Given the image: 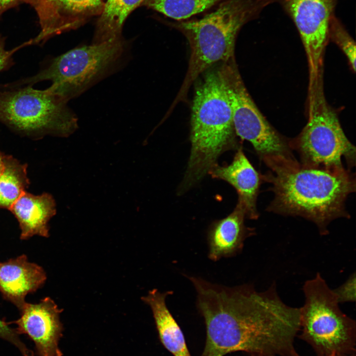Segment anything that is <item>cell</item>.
Masks as SVG:
<instances>
[{"label":"cell","instance_id":"cell-1","mask_svg":"<svg viewBox=\"0 0 356 356\" xmlns=\"http://www.w3.org/2000/svg\"><path fill=\"white\" fill-rule=\"evenodd\" d=\"M206 325L200 356L236 352L251 356H299L294 341L300 331V309L285 304L276 285L256 291L252 286L227 287L190 277Z\"/></svg>","mask_w":356,"mask_h":356},{"label":"cell","instance_id":"cell-2","mask_svg":"<svg viewBox=\"0 0 356 356\" xmlns=\"http://www.w3.org/2000/svg\"><path fill=\"white\" fill-rule=\"evenodd\" d=\"M269 168L261 175L272 184L274 199L267 210L284 216H300L315 224L322 235L334 220L350 216L348 196L356 191L355 175L350 170L330 172L305 167L296 160L264 162Z\"/></svg>","mask_w":356,"mask_h":356},{"label":"cell","instance_id":"cell-3","mask_svg":"<svg viewBox=\"0 0 356 356\" xmlns=\"http://www.w3.org/2000/svg\"><path fill=\"white\" fill-rule=\"evenodd\" d=\"M223 65L208 71L197 86L192 106L191 148L181 192L200 181L227 150L238 149Z\"/></svg>","mask_w":356,"mask_h":356},{"label":"cell","instance_id":"cell-4","mask_svg":"<svg viewBox=\"0 0 356 356\" xmlns=\"http://www.w3.org/2000/svg\"><path fill=\"white\" fill-rule=\"evenodd\" d=\"M270 4L271 0H225L200 19L170 22L186 37L191 50L185 77L171 108L185 99L189 88L201 73L217 62L234 59L239 31Z\"/></svg>","mask_w":356,"mask_h":356},{"label":"cell","instance_id":"cell-5","mask_svg":"<svg viewBox=\"0 0 356 356\" xmlns=\"http://www.w3.org/2000/svg\"><path fill=\"white\" fill-rule=\"evenodd\" d=\"M128 47L122 37L76 47L45 60L36 75L7 85L32 86L50 81V87L69 101L121 69L130 57Z\"/></svg>","mask_w":356,"mask_h":356},{"label":"cell","instance_id":"cell-6","mask_svg":"<svg viewBox=\"0 0 356 356\" xmlns=\"http://www.w3.org/2000/svg\"><path fill=\"white\" fill-rule=\"evenodd\" d=\"M68 101L50 87L40 90L0 85V122L35 140L48 135L67 137L78 128V118Z\"/></svg>","mask_w":356,"mask_h":356},{"label":"cell","instance_id":"cell-7","mask_svg":"<svg viewBox=\"0 0 356 356\" xmlns=\"http://www.w3.org/2000/svg\"><path fill=\"white\" fill-rule=\"evenodd\" d=\"M323 87L322 72L309 83L308 121L297 138L290 141V145L299 154L303 166L341 172L346 170L342 163L344 158L350 168L355 166L356 147L326 101Z\"/></svg>","mask_w":356,"mask_h":356},{"label":"cell","instance_id":"cell-8","mask_svg":"<svg viewBox=\"0 0 356 356\" xmlns=\"http://www.w3.org/2000/svg\"><path fill=\"white\" fill-rule=\"evenodd\" d=\"M305 303L300 309V338L317 356L356 354V321L340 309L337 297L321 274L303 287Z\"/></svg>","mask_w":356,"mask_h":356},{"label":"cell","instance_id":"cell-9","mask_svg":"<svg viewBox=\"0 0 356 356\" xmlns=\"http://www.w3.org/2000/svg\"><path fill=\"white\" fill-rule=\"evenodd\" d=\"M223 66L235 134L250 142L260 159L296 160L287 140L270 124L257 107L243 82L234 59Z\"/></svg>","mask_w":356,"mask_h":356},{"label":"cell","instance_id":"cell-10","mask_svg":"<svg viewBox=\"0 0 356 356\" xmlns=\"http://www.w3.org/2000/svg\"><path fill=\"white\" fill-rule=\"evenodd\" d=\"M280 4L295 24L305 48L309 82L323 71V60L329 40V25L338 0H272Z\"/></svg>","mask_w":356,"mask_h":356},{"label":"cell","instance_id":"cell-11","mask_svg":"<svg viewBox=\"0 0 356 356\" xmlns=\"http://www.w3.org/2000/svg\"><path fill=\"white\" fill-rule=\"evenodd\" d=\"M21 316L14 321L17 333L25 334L34 342L38 356H62L58 347L62 336L63 325L60 320L62 309L58 308L49 297L37 304L25 302L19 309Z\"/></svg>","mask_w":356,"mask_h":356},{"label":"cell","instance_id":"cell-12","mask_svg":"<svg viewBox=\"0 0 356 356\" xmlns=\"http://www.w3.org/2000/svg\"><path fill=\"white\" fill-rule=\"evenodd\" d=\"M102 0H41L33 7L39 19V34L32 39L33 44L43 45L51 37L75 29L86 18L100 15Z\"/></svg>","mask_w":356,"mask_h":356},{"label":"cell","instance_id":"cell-13","mask_svg":"<svg viewBox=\"0 0 356 356\" xmlns=\"http://www.w3.org/2000/svg\"><path fill=\"white\" fill-rule=\"evenodd\" d=\"M208 174L213 178L227 182L235 189L238 197L237 203L243 208L246 218L252 220L259 218L257 200L263 180L261 175L251 164L241 147L237 149L230 164H216Z\"/></svg>","mask_w":356,"mask_h":356},{"label":"cell","instance_id":"cell-14","mask_svg":"<svg viewBox=\"0 0 356 356\" xmlns=\"http://www.w3.org/2000/svg\"><path fill=\"white\" fill-rule=\"evenodd\" d=\"M46 279L44 269L29 262L25 255L0 263V292L19 309L26 295L41 287Z\"/></svg>","mask_w":356,"mask_h":356},{"label":"cell","instance_id":"cell-15","mask_svg":"<svg viewBox=\"0 0 356 356\" xmlns=\"http://www.w3.org/2000/svg\"><path fill=\"white\" fill-rule=\"evenodd\" d=\"M245 211L237 204L225 218L213 223L208 232L209 257L216 261L233 256L241 251L245 239L255 233V229L245 226Z\"/></svg>","mask_w":356,"mask_h":356},{"label":"cell","instance_id":"cell-16","mask_svg":"<svg viewBox=\"0 0 356 356\" xmlns=\"http://www.w3.org/2000/svg\"><path fill=\"white\" fill-rule=\"evenodd\" d=\"M9 210L19 222L20 239H28L35 235L49 236L48 223L56 213V203L50 194L34 195L25 191Z\"/></svg>","mask_w":356,"mask_h":356},{"label":"cell","instance_id":"cell-17","mask_svg":"<svg viewBox=\"0 0 356 356\" xmlns=\"http://www.w3.org/2000/svg\"><path fill=\"white\" fill-rule=\"evenodd\" d=\"M171 291L161 293L154 289L141 300L152 310L160 340L174 356H191L183 333L166 304V298Z\"/></svg>","mask_w":356,"mask_h":356},{"label":"cell","instance_id":"cell-18","mask_svg":"<svg viewBox=\"0 0 356 356\" xmlns=\"http://www.w3.org/2000/svg\"><path fill=\"white\" fill-rule=\"evenodd\" d=\"M144 0H108L97 22L92 44L121 38L126 18Z\"/></svg>","mask_w":356,"mask_h":356},{"label":"cell","instance_id":"cell-19","mask_svg":"<svg viewBox=\"0 0 356 356\" xmlns=\"http://www.w3.org/2000/svg\"><path fill=\"white\" fill-rule=\"evenodd\" d=\"M27 167L13 156L4 154L0 174V209L9 210L28 188Z\"/></svg>","mask_w":356,"mask_h":356},{"label":"cell","instance_id":"cell-20","mask_svg":"<svg viewBox=\"0 0 356 356\" xmlns=\"http://www.w3.org/2000/svg\"><path fill=\"white\" fill-rule=\"evenodd\" d=\"M225 0H144L142 4L177 21H183Z\"/></svg>","mask_w":356,"mask_h":356},{"label":"cell","instance_id":"cell-21","mask_svg":"<svg viewBox=\"0 0 356 356\" xmlns=\"http://www.w3.org/2000/svg\"><path fill=\"white\" fill-rule=\"evenodd\" d=\"M331 39L344 52L353 71H356V44L341 21L334 14L329 25V39Z\"/></svg>","mask_w":356,"mask_h":356},{"label":"cell","instance_id":"cell-22","mask_svg":"<svg viewBox=\"0 0 356 356\" xmlns=\"http://www.w3.org/2000/svg\"><path fill=\"white\" fill-rule=\"evenodd\" d=\"M0 338L13 345L19 350L23 356H34L33 352L21 341L16 330L10 327L8 323L0 319Z\"/></svg>","mask_w":356,"mask_h":356},{"label":"cell","instance_id":"cell-23","mask_svg":"<svg viewBox=\"0 0 356 356\" xmlns=\"http://www.w3.org/2000/svg\"><path fill=\"white\" fill-rule=\"evenodd\" d=\"M356 273L351 274L342 285L333 289L339 303L354 302L356 299Z\"/></svg>","mask_w":356,"mask_h":356},{"label":"cell","instance_id":"cell-24","mask_svg":"<svg viewBox=\"0 0 356 356\" xmlns=\"http://www.w3.org/2000/svg\"><path fill=\"white\" fill-rule=\"evenodd\" d=\"M30 45H31V40L12 49L7 50L5 48V38L0 35V73L7 71L14 65L13 56L17 51Z\"/></svg>","mask_w":356,"mask_h":356},{"label":"cell","instance_id":"cell-25","mask_svg":"<svg viewBox=\"0 0 356 356\" xmlns=\"http://www.w3.org/2000/svg\"><path fill=\"white\" fill-rule=\"evenodd\" d=\"M23 2V0H0V16L8 9Z\"/></svg>","mask_w":356,"mask_h":356},{"label":"cell","instance_id":"cell-26","mask_svg":"<svg viewBox=\"0 0 356 356\" xmlns=\"http://www.w3.org/2000/svg\"><path fill=\"white\" fill-rule=\"evenodd\" d=\"M40 0H23V2L29 4L33 6L35 4Z\"/></svg>","mask_w":356,"mask_h":356},{"label":"cell","instance_id":"cell-27","mask_svg":"<svg viewBox=\"0 0 356 356\" xmlns=\"http://www.w3.org/2000/svg\"><path fill=\"white\" fill-rule=\"evenodd\" d=\"M4 154L0 151V174L2 171L3 166V158Z\"/></svg>","mask_w":356,"mask_h":356},{"label":"cell","instance_id":"cell-28","mask_svg":"<svg viewBox=\"0 0 356 356\" xmlns=\"http://www.w3.org/2000/svg\"><path fill=\"white\" fill-rule=\"evenodd\" d=\"M299 356H300L299 355ZM356 356V354H352V355H337V356Z\"/></svg>","mask_w":356,"mask_h":356},{"label":"cell","instance_id":"cell-29","mask_svg":"<svg viewBox=\"0 0 356 356\" xmlns=\"http://www.w3.org/2000/svg\"><path fill=\"white\" fill-rule=\"evenodd\" d=\"M257 356V355H256V356Z\"/></svg>","mask_w":356,"mask_h":356}]
</instances>
